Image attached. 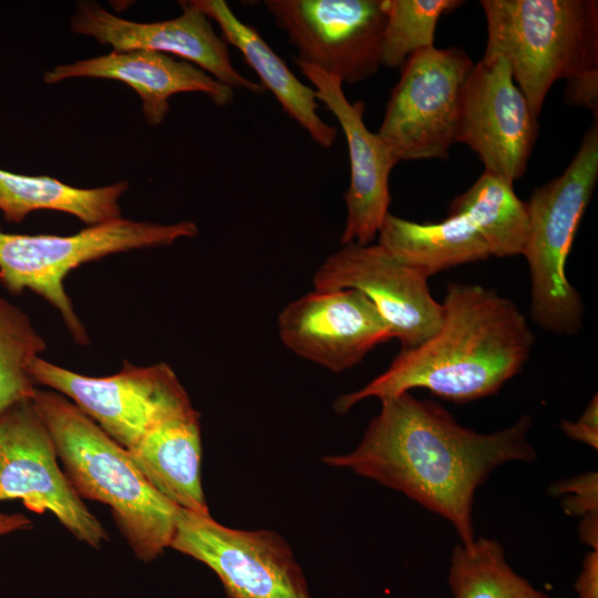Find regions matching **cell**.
<instances>
[{
    "instance_id": "cell-1",
    "label": "cell",
    "mask_w": 598,
    "mask_h": 598,
    "mask_svg": "<svg viewBox=\"0 0 598 598\" xmlns=\"http://www.w3.org/2000/svg\"><path fill=\"white\" fill-rule=\"evenodd\" d=\"M529 415L511 426L481 433L460 424L440 404L410 392L381 400L351 452L322 461L344 467L399 491L445 518L464 545L475 539L473 503L476 489L498 466L533 462Z\"/></svg>"
},
{
    "instance_id": "cell-2",
    "label": "cell",
    "mask_w": 598,
    "mask_h": 598,
    "mask_svg": "<svg viewBox=\"0 0 598 598\" xmlns=\"http://www.w3.org/2000/svg\"><path fill=\"white\" fill-rule=\"evenodd\" d=\"M436 332L401 349L389 368L334 402L344 414L357 403L425 389L457 403L493 395L528 360L535 342L526 317L509 298L474 283H448Z\"/></svg>"
},
{
    "instance_id": "cell-3",
    "label": "cell",
    "mask_w": 598,
    "mask_h": 598,
    "mask_svg": "<svg viewBox=\"0 0 598 598\" xmlns=\"http://www.w3.org/2000/svg\"><path fill=\"white\" fill-rule=\"evenodd\" d=\"M32 402L78 495L110 507L138 559L151 561L169 548L181 508L146 481L128 451L64 395L37 388Z\"/></svg>"
},
{
    "instance_id": "cell-4",
    "label": "cell",
    "mask_w": 598,
    "mask_h": 598,
    "mask_svg": "<svg viewBox=\"0 0 598 598\" xmlns=\"http://www.w3.org/2000/svg\"><path fill=\"white\" fill-rule=\"evenodd\" d=\"M483 59H505L535 117L556 81L598 69L596 0H481Z\"/></svg>"
},
{
    "instance_id": "cell-5",
    "label": "cell",
    "mask_w": 598,
    "mask_h": 598,
    "mask_svg": "<svg viewBox=\"0 0 598 598\" xmlns=\"http://www.w3.org/2000/svg\"><path fill=\"white\" fill-rule=\"evenodd\" d=\"M597 181L595 118L563 174L534 189L526 202L528 236L523 256L530 277L529 316L550 333L575 336L584 324V302L567 278L566 264Z\"/></svg>"
},
{
    "instance_id": "cell-6",
    "label": "cell",
    "mask_w": 598,
    "mask_h": 598,
    "mask_svg": "<svg viewBox=\"0 0 598 598\" xmlns=\"http://www.w3.org/2000/svg\"><path fill=\"white\" fill-rule=\"evenodd\" d=\"M197 234L198 227L190 220L158 224L123 217L66 236L0 229V282L12 293L28 289L41 296L59 311L73 340L86 346L89 334L66 293V276L83 264L112 254L168 246Z\"/></svg>"
},
{
    "instance_id": "cell-7",
    "label": "cell",
    "mask_w": 598,
    "mask_h": 598,
    "mask_svg": "<svg viewBox=\"0 0 598 598\" xmlns=\"http://www.w3.org/2000/svg\"><path fill=\"white\" fill-rule=\"evenodd\" d=\"M473 65L455 47L421 50L403 64L377 132L396 163L447 157L456 143L463 91Z\"/></svg>"
},
{
    "instance_id": "cell-8",
    "label": "cell",
    "mask_w": 598,
    "mask_h": 598,
    "mask_svg": "<svg viewBox=\"0 0 598 598\" xmlns=\"http://www.w3.org/2000/svg\"><path fill=\"white\" fill-rule=\"evenodd\" d=\"M28 372L35 385L68 398L127 451L163 417L192 404L176 373L164 362L137 367L124 361L115 374L89 377L38 357Z\"/></svg>"
},
{
    "instance_id": "cell-9",
    "label": "cell",
    "mask_w": 598,
    "mask_h": 598,
    "mask_svg": "<svg viewBox=\"0 0 598 598\" xmlns=\"http://www.w3.org/2000/svg\"><path fill=\"white\" fill-rule=\"evenodd\" d=\"M169 548L209 567L228 598H312L289 545L275 532L235 529L181 508Z\"/></svg>"
},
{
    "instance_id": "cell-10",
    "label": "cell",
    "mask_w": 598,
    "mask_h": 598,
    "mask_svg": "<svg viewBox=\"0 0 598 598\" xmlns=\"http://www.w3.org/2000/svg\"><path fill=\"white\" fill-rule=\"evenodd\" d=\"M58 458L32 399L0 415V502L19 499L33 513L49 512L75 539L100 548L109 540L107 532L74 491Z\"/></svg>"
},
{
    "instance_id": "cell-11",
    "label": "cell",
    "mask_w": 598,
    "mask_h": 598,
    "mask_svg": "<svg viewBox=\"0 0 598 598\" xmlns=\"http://www.w3.org/2000/svg\"><path fill=\"white\" fill-rule=\"evenodd\" d=\"M301 62L357 84L381 68L382 0H265Z\"/></svg>"
},
{
    "instance_id": "cell-12",
    "label": "cell",
    "mask_w": 598,
    "mask_h": 598,
    "mask_svg": "<svg viewBox=\"0 0 598 598\" xmlns=\"http://www.w3.org/2000/svg\"><path fill=\"white\" fill-rule=\"evenodd\" d=\"M313 289H355L375 306L402 349L413 348L440 327L442 306L425 278L379 244L343 245L312 277Z\"/></svg>"
},
{
    "instance_id": "cell-13",
    "label": "cell",
    "mask_w": 598,
    "mask_h": 598,
    "mask_svg": "<svg viewBox=\"0 0 598 598\" xmlns=\"http://www.w3.org/2000/svg\"><path fill=\"white\" fill-rule=\"evenodd\" d=\"M537 131L508 62L482 58L464 86L456 142L476 153L485 172L514 184L526 171Z\"/></svg>"
},
{
    "instance_id": "cell-14",
    "label": "cell",
    "mask_w": 598,
    "mask_h": 598,
    "mask_svg": "<svg viewBox=\"0 0 598 598\" xmlns=\"http://www.w3.org/2000/svg\"><path fill=\"white\" fill-rule=\"evenodd\" d=\"M278 333L290 351L332 372L392 339L375 306L355 289H315L293 300L278 316Z\"/></svg>"
},
{
    "instance_id": "cell-15",
    "label": "cell",
    "mask_w": 598,
    "mask_h": 598,
    "mask_svg": "<svg viewBox=\"0 0 598 598\" xmlns=\"http://www.w3.org/2000/svg\"><path fill=\"white\" fill-rule=\"evenodd\" d=\"M183 13L157 22H134L120 18L95 1H81L71 19L76 34L94 38L113 51L150 50L176 55L203 69L230 89L262 94L265 87L243 75L231 63L228 44L209 18L192 0L179 1Z\"/></svg>"
},
{
    "instance_id": "cell-16",
    "label": "cell",
    "mask_w": 598,
    "mask_h": 598,
    "mask_svg": "<svg viewBox=\"0 0 598 598\" xmlns=\"http://www.w3.org/2000/svg\"><path fill=\"white\" fill-rule=\"evenodd\" d=\"M295 63L312 84L317 100L334 115L346 136L350 183L343 194L347 219L341 245H369L390 213V174L398 163L379 135L365 125L363 102H350L338 78L315 66Z\"/></svg>"
},
{
    "instance_id": "cell-17",
    "label": "cell",
    "mask_w": 598,
    "mask_h": 598,
    "mask_svg": "<svg viewBox=\"0 0 598 598\" xmlns=\"http://www.w3.org/2000/svg\"><path fill=\"white\" fill-rule=\"evenodd\" d=\"M71 78L116 80L141 97L142 113L150 125L162 124L169 110V97L184 92L206 94L217 106L234 99V90L195 64L150 50L112 51L107 54L59 64L45 72L47 84Z\"/></svg>"
},
{
    "instance_id": "cell-18",
    "label": "cell",
    "mask_w": 598,
    "mask_h": 598,
    "mask_svg": "<svg viewBox=\"0 0 598 598\" xmlns=\"http://www.w3.org/2000/svg\"><path fill=\"white\" fill-rule=\"evenodd\" d=\"M128 453L146 481L173 504L210 514L202 485L199 414L193 404L158 421Z\"/></svg>"
},
{
    "instance_id": "cell-19",
    "label": "cell",
    "mask_w": 598,
    "mask_h": 598,
    "mask_svg": "<svg viewBox=\"0 0 598 598\" xmlns=\"http://www.w3.org/2000/svg\"><path fill=\"white\" fill-rule=\"evenodd\" d=\"M192 1L209 19L217 22L221 38L241 53L246 63L258 75L260 84L272 93L282 111L316 144L330 148L338 137V131L318 114L319 104L312 86L302 83L257 29L241 21L226 1Z\"/></svg>"
},
{
    "instance_id": "cell-20",
    "label": "cell",
    "mask_w": 598,
    "mask_h": 598,
    "mask_svg": "<svg viewBox=\"0 0 598 598\" xmlns=\"http://www.w3.org/2000/svg\"><path fill=\"white\" fill-rule=\"evenodd\" d=\"M378 238L380 246L427 279L442 270L491 256L485 240L463 215L420 224L389 213Z\"/></svg>"
},
{
    "instance_id": "cell-21",
    "label": "cell",
    "mask_w": 598,
    "mask_h": 598,
    "mask_svg": "<svg viewBox=\"0 0 598 598\" xmlns=\"http://www.w3.org/2000/svg\"><path fill=\"white\" fill-rule=\"evenodd\" d=\"M127 188L126 181L79 188L49 176L0 169V212L8 221L18 223L34 210H55L93 226L122 217L120 198Z\"/></svg>"
},
{
    "instance_id": "cell-22",
    "label": "cell",
    "mask_w": 598,
    "mask_h": 598,
    "mask_svg": "<svg viewBox=\"0 0 598 598\" xmlns=\"http://www.w3.org/2000/svg\"><path fill=\"white\" fill-rule=\"evenodd\" d=\"M448 215L465 216L485 240L491 256L523 255L528 236L527 206L506 179L484 172L451 202Z\"/></svg>"
},
{
    "instance_id": "cell-23",
    "label": "cell",
    "mask_w": 598,
    "mask_h": 598,
    "mask_svg": "<svg viewBox=\"0 0 598 598\" xmlns=\"http://www.w3.org/2000/svg\"><path fill=\"white\" fill-rule=\"evenodd\" d=\"M447 581L451 598H551L511 567L497 540L485 537L453 548Z\"/></svg>"
},
{
    "instance_id": "cell-24",
    "label": "cell",
    "mask_w": 598,
    "mask_h": 598,
    "mask_svg": "<svg viewBox=\"0 0 598 598\" xmlns=\"http://www.w3.org/2000/svg\"><path fill=\"white\" fill-rule=\"evenodd\" d=\"M45 348L47 342L29 315L0 296V415L32 399L37 385L28 367Z\"/></svg>"
},
{
    "instance_id": "cell-25",
    "label": "cell",
    "mask_w": 598,
    "mask_h": 598,
    "mask_svg": "<svg viewBox=\"0 0 598 598\" xmlns=\"http://www.w3.org/2000/svg\"><path fill=\"white\" fill-rule=\"evenodd\" d=\"M463 3L460 0H382L385 25L381 66L401 69L414 53L434 47L440 18Z\"/></svg>"
},
{
    "instance_id": "cell-26",
    "label": "cell",
    "mask_w": 598,
    "mask_h": 598,
    "mask_svg": "<svg viewBox=\"0 0 598 598\" xmlns=\"http://www.w3.org/2000/svg\"><path fill=\"white\" fill-rule=\"evenodd\" d=\"M551 496H561V505L568 515L584 517L598 513V476L588 472L565 478L550 485Z\"/></svg>"
},
{
    "instance_id": "cell-27",
    "label": "cell",
    "mask_w": 598,
    "mask_h": 598,
    "mask_svg": "<svg viewBox=\"0 0 598 598\" xmlns=\"http://www.w3.org/2000/svg\"><path fill=\"white\" fill-rule=\"evenodd\" d=\"M564 99L567 104L585 107L597 117L598 69L588 70L566 80Z\"/></svg>"
},
{
    "instance_id": "cell-28",
    "label": "cell",
    "mask_w": 598,
    "mask_h": 598,
    "mask_svg": "<svg viewBox=\"0 0 598 598\" xmlns=\"http://www.w3.org/2000/svg\"><path fill=\"white\" fill-rule=\"evenodd\" d=\"M560 429L570 439L598 448V398L592 396L586 410L575 422L561 421Z\"/></svg>"
},
{
    "instance_id": "cell-29",
    "label": "cell",
    "mask_w": 598,
    "mask_h": 598,
    "mask_svg": "<svg viewBox=\"0 0 598 598\" xmlns=\"http://www.w3.org/2000/svg\"><path fill=\"white\" fill-rule=\"evenodd\" d=\"M575 591L577 598H598V549H591L585 556Z\"/></svg>"
},
{
    "instance_id": "cell-30",
    "label": "cell",
    "mask_w": 598,
    "mask_h": 598,
    "mask_svg": "<svg viewBox=\"0 0 598 598\" xmlns=\"http://www.w3.org/2000/svg\"><path fill=\"white\" fill-rule=\"evenodd\" d=\"M31 519L20 513H6L0 508V537L31 528Z\"/></svg>"
},
{
    "instance_id": "cell-31",
    "label": "cell",
    "mask_w": 598,
    "mask_h": 598,
    "mask_svg": "<svg viewBox=\"0 0 598 598\" xmlns=\"http://www.w3.org/2000/svg\"><path fill=\"white\" fill-rule=\"evenodd\" d=\"M579 537L591 549H598V513L581 517Z\"/></svg>"
}]
</instances>
